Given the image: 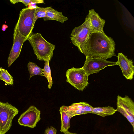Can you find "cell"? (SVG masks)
I'll use <instances>...</instances> for the list:
<instances>
[{"mask_svg": "<svg viewBox=\"0 0 134 134\" xmlns=\"http://www.w3.org/2000/svg\"><path fill=\"white\" fill-rule=\"evenodd\" d=\"M115 42L104 33H91L87 43L88 54L86 58H97L105 60L116 56Z\"/></svg>", "mask_w": 134, "mask_h": 134, "instance_id": "obj_1", "label": "cell"}, {"mask_svg": "<svg viewBox=\"0 0 134 134\" xmlns=\"http://www.w3.org/2000/svg\"><path fill=\"white\" fill-rule=\"evenodd\" d=\"M38 60H49L52 58L55 46L45 40L39 33L33 32L27 39Z\"/></svg>", "mask_w": 134, "mask_h": 134, "instance_id": "obj_2", "label": "cell"}, {"mask_svg": "<svg viewBox=\"0 0 134 134\" xmlns=\"http://www.w3.org/2000/svg\"><path fill=\"white\" fill-rule=\"evenodd\" d=\"M90 23L86 16L84 23L75 27L72 30L70 38L72 44L76 47L80 52L87 57V43L91 33Z\"/></svg>", "mask_w": 134, "mask_h": 134, "instance_id": "obj_3", "label": "cell"}, {"mask_svg": "<svg viewBox=\"0 0 134 134\" xmlns=\"http://www.w3.org/2000/svg\"><path fill=\"white\" fill-rule=\"evenodd\" d=\"M35 8L29 7L22 9L15 25L20 34L27 38L32 32L35 24Z\"/></svg>", "mask_w": 134, "mask_h": 134, "instance_id": "obj_4", "label": "cell"}, {"mask_svg": "<svg viewBox=\"0 0 134 134\" xmlns=\"http://www.w3.org/2000/svg\"><path fill=\"white\" fill-rule=\"evenodd\" d=\"M18 109L8 102L0 101V134H5L10 129Z\"/></svg>", "mask_w": 134, "mask_h": 134, "instance_id": "obj_5", "label": "cell"}, {"mask_svg": "<svg viewBox=\"0 0 134 134\" xmlns=\"http://www.w3.org/2000/svg\"><path fill=\"white\" fill-rule=\"evenodd\" d=\"M66 82L80 91L84 90L89 84V76L82 67L68 69L66 72Z\"/></svg>", "mask_w": 134, "mask_h": 134, "instance_id": "obj_6", "label": "cell"}, {"mask_svg": "<svg viewBox=\"0 0 134 134\" xmlns=\"http://www.w3.org/2000/svg\"><path fill=\"white\" fill-rule=\"evenodd\" d=\"M116 111L121 113L128 121L134 130V103L127 96L122 97L118 95L117 98Z\"/></svg>", "mask_w": 134, "mask_h": 134, "instance_id": "obj_7", "label": "cell"}, {"mask_svg": "<svg viewBox=\"0 0 134 134\" xmlns=\"http://www.w3.org/2000/svg\"><path fill=\"white\" fill-rule=\"evenodd\" d=\"M116 65H117L116 62L110 61L99 58H86L82 68L89 76L98 73L106 67Z\"/></svg>", "mask_w": 134, "mask_h": 134, "instance_id": "obj_8", "label": "cell"}, {"mask_svg": "<svg viewBox=\"0 0 134 134\" xmlns=\"http://www.w3.org/2000/svg\"><path fill=\"white\" fill-rule=\"evenodd\" d=\"M40 114V111L36 107L30 106L20 115L18 122L21 126L34 128L41 119Z\"/></svg>", "mask_w": 134, "mask_h": 134, "instance_id": "obj_9", "label": "cell"}, {"mask_svg": "<svg viewBox=\"0 0 134 134\" xmlns=\"http://www.w3.org/2000/svg\"><path fill=\"white\" fill-rule=\"evenodd\" d=\"M13 43L8 60V66L10 67L19 57L23 45L28 38L21 35L15 26L13 33Z\"/></svg>", "mask_w": 134, "mask_h": 134, "instance_id": "obj_10", "label": "cell"}, {"mask_svg": "<svg viewBox=\"0 0 134 134\" xmlns=\"http://www.w3.org/2000/svg\"><path fill=\"white\" fill-rule=\"evenodd\" d=\"M117 57V65L120 67L123 76L127 80H132L134 74V66L132 60L128 59L121 53H118Z\"/></svg>", "mask_w": 134, "mask_h": 134, "instance_id": "obj_11", "label": "cell"}, {"mask_svg": "<svg viewBox=\"0 0 134 134\" xmlns=\"http://www.w3.org/2000/svg\"><path fill=\"white\" fill-rule=\"evenodd\" d=\"M86 17L90 23L91 33L104 32L103 27L105 21L100 16L94 9L89 10Z\"/></svg>", "mask_w": 134, "mask_h": 134, "instance_id": "obj_12", "label": "cell"}, {"mask_svg": "<svg viewBox=\"0 0 134 134\" xmlns=\"http://www.w3.org/2000/svg\"><path fill=\"white\" fill-rule=\"evenodd\" d=\"M59 111L61 118V126L60 131L64 134L68 132L70 128V121L72 118L64 107V105L60 108Z\"/></svg>", "mask_w": 134, "mask_h": 134, "instance_id": "obj_13", "label": "cell"}, {"mask_svg": "<svg viewBox=\"0 0 134 134\" xmlns=\"http://www.w3.org/2000/svg\"><path fill=\"white\" fill-rule=\"evenodd\" d=\"M44 21L55 20L63 23L67 21L68 18L64 16L62 12L58 11L51 7H49L46 14V17L43 18Z\"/></svg>", "mask_w": 134, "mask_h": 134, "instance_id": "obj_14", "label": "cell"}, {"mask_svg": "<svg viewBox=\"0 0 134 134\" xmlns=\"http://www.w3.org/2000/svg\"><path fill=\"white\" fill-rule=\"evenodd\" d=\"M64 107L72 118L76 115L87 114L84 110L83 102L72 103L68 106L64 105Z\"/></svg>", "mask_w": 134, "mask_h": 134, "instance_id": "obj_15", "label": "cell"}, {"mask_svg": "<svg viewBox=\"0 0 134 134\" xmlns=\"http://www.w3.org/2000/svg\"><path fill=\"white\" fill-rule=\"evenodd\" d=\"M116 111L113 107L108 106L104 107H93L91 113L96 114L103 117L114 114Z\"/></svg>", "mask_w": 134, "mask_h": 134, "instance_id": "obj_16", "label": "cell"}, {"mask_svg": "<svg viewBox=\"0 0 134 134\" xmlns=\"http://www.w3.org/2000/svg\"><path fill=\"white\" fill-rule=\"evenodd\" d=\"M27 68L30 74L29 79L36 75L44 76L43 69L39 67L35 63L29 62L27 64Z\"/></svg>", "mask_w": 134, "mask_h": 134, "instance_id": "obj_17", "label": "cell"}, {"mask_svg": "<svg viewBox=\"0 0 134 134\" xmlns=\"http://www.w3.org/2000/svg\"><path fill=\"white\" fill-rule=\"evenodd\" d=\"M0 80L8 85L12 86L14 84L13 77L6 70L2 67H0Z\"/></svg>", "mask_w": 134, "mask_h": 134, "instance_id": "obj_18", "label": "cell"}, {"mask_svg": "<svg viewBox=\"0 0 134 134\" xmlns=\"http://www.w3.org/2000/svg\"><path fill=\"white\" fill-rule=\"evenodd\" d=\"M44 66L43 69V74L44 76L48 80V87L50 89L53 84L51 75V70L49 65V60H45Z\"/></svg>", "mask_w": 134, "mask_h": 134, "instance_id": "obj_19", "label": "cell"}, {"mask_svg": "<svg viewBox=\"0 0 134 134\" xmlns=\"http://www.w3.org/2000/svg\"><path fill=\"white\" fill-rule=\"evenodd\" d=\"M49 7H37L35 8L36 11L34 23H35L37 19L40 18H44L46 17V12Z\"/></svg>", "mask_w": 134, "mask_h": 134, "instance_id": "obj_20", "label": "cell"}, {"mask_svg": "<svg viewBox=\"0 0 134 134\" xmlns=\"http://www.w3.org/2000/svg\"><path fill=\"white\" fill-rule=\"evenodd\" d=\"M10 1L13 4L19 2H22L26 7L29 5L34 4L44 3L43 0H10Z\"/></svg>", "mask_w": 134, "mask_h": 134, "instance_id": "obj_21", "label": "cell"}, {"mask_svg": "<svg viewBox=\"0 0 134 134\" xmlns=\"http://www.w3.org/2000/svg\"><path fill=\"white\" fill-rule=\"evenodd\" d=\"M57 130L52 126L47 127L44 131V134H56Z\"/></svg>", "mask_w": 134, "mask_h": 134, "instance_id": "obj_22", "label": "cell"}, {"mask_svg": "<svg viewBox=\"0 0 134 134\" xmlns=\"http://www.w3.org/2000/svg\"><path fill=\"white\" fill-rule=\"evenodd\" d=\"M64 134H77L76 133H72V132H70L68 131L66 132Z\"/></svg>", "mask_w": 134, "mask_h": 134, "instance_id": "obj_23", "label": "cell"}]
</instances>
